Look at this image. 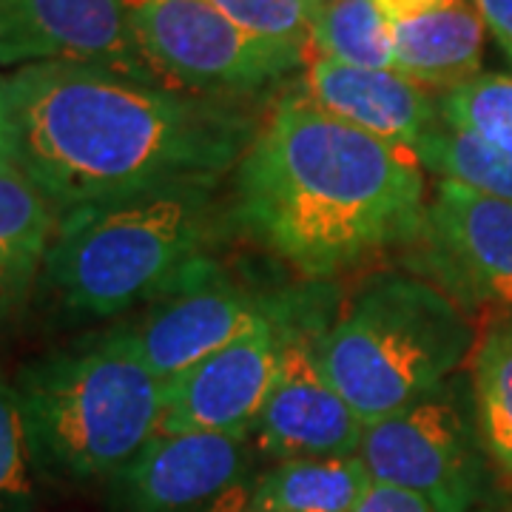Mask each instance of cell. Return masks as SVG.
I'll return each mask as SVG.
<instances>
[{
	"mask_svg": "<svg viewBox=\"0 0 512 512\" xmlns=\"http://www.w3.org/2000/svg\"><path fill=\"white\" fill-rule=\"evenodd\" d=\"M0 106L12 163L60 214L165 185H220L262 123L239 100L69 60L0 77Z\"/></svg>",
	"mask_w": 512,
	"mask_h": 512,
	"instance_id": "6da1fadb",
	"label": "cell"
},
{
	"mask_svg": "<svg viewBox=\"0 0 512 512\" xmlns=\"http://www.w3.org/2000/svg\"><path fill=\"white\" fill-rule=\"evenodd\" d=\"M402 146L353 128L302 94L279 97L228 180L237 234L308 282H330L410 248L427 180Z\"/></svg>",
	"mask_w": 512,
	"mask_h": 512,
	"instance_id": "7a4b0ae2",
	"label": "cell"
},
{
	"mask_svg": "<svg viewBox=\"0 0 512 512\" xmlns=\"http://www.w3.org/2000/svg\"><path fill=\"white\" fill-rule=\"evenodd\" d=\"M220 185H165L63 211L43 265L46 288L77 319H114L183 288L220 262L237 231Z\"/></svg>",
	"mask_w": 512,
	"mask_h": 512,
	"instance_id": "3957f363",
	"label": "cell"
},
{
	"mask_svg": "<svg viewBox=\"0 0 512 512\" xmlns=\"http://www.w3.org/2000/svg\"><path fill=\"white\" fill-rule=\"evenodd\" d=\"M12 384L40 481L106 484L163 430L165 382L123 322L26 362Z\"/></svg>",
	"mask_w": 512,
	"mask_h": 512,
	"instance_id": "277c9868",
	"label": "cell"
},
{
	"mask_svg": "<svg viewBox=\"0 0 512 512\" xmlns=\"http://www.w3.org/2000/svg\"><path fill=\"white\" fill-rule=\"evenodd\" d=\"M473 316L416 274H376L328 319L319 362L367 424L458 376L476 350Z\"/></svg>",
	"mask_w": 512,
	"mask_h": 512,
	"instance_id": "5b68a950",
	"label": "cell"
},
{
	"mask_svg": "<svg viewBox=\"0 0 512 512\" xmlns=\"http://www.w3.org/2000/svg\"><path fill=\"white\" fill-rule=\"evenodd\" d=\"M128 20L151 74L180 92L251 97L308 60L305 46L254 35L202 0H128Z\"/></svg>",
	"mask_w": 512,
	"mask_h": 512,
	"instance_id": "8992f818",
	"label": "cell"
},
{
	"mask_svg": "<svg viewBox=\"0 0 512 512\" xmlns=\"http://www.w3.org/2000/svg\"><path fill=\"white\" fill-rule=\"evenodd\" d=\"M359 458L376 484L424 498L436 512H473L484 461L470 376H453L424 399L365 427Z\"/></svg>",
	"mask_w": 512,
	"mask_h": 512,
	"instance_id": "52a82bcc",
	"label": "cell"
},
{
	"mask_svg": "<svg viewBox=\"0 0 512 512\" xmlns=\"http://www.w3.org/2000/svg\"><path fill=\"white\" fill-rule=\"evenodd\" d=\"M407 254L413 274L467 316H484L487 325L512 319V200L436 180Z\"/></svg>",
	"mask_w": 512,
	"mask_h": 512,
	"instance_id": "ba28073f",
	"label": "cell"
},
{
	"mask_svg": "<svg viewBox=\"0 0 512 512\" xmlns=\"http://www.w3.org/2000/svg\"><path fill=\"white\" fill-rule=\"evenodd\" d=\"M325 325V308L311 296L288 322L274 387L251 430L262 456L274 461L359 456L365 421L319 362L316 342Z\"/></svg>",
	"mask_w": 512,
	"mask_h": 512,
	"instance_id": "9c48e42d",
	"label": "cell"
},
{
	"mask_svg": "<svg viewBox=\"0 0 512 512\" xmlns=\"http://www.w3.org/2000/svg\"><path fill=\"white\" fill-rule=\"evenodd\" d=\"M293 299V293L256 291L217 262L123 325L146 365L168 384L262 319L291 308Z\"/></svg>",
	"mask_w": 512,
	"mask_h": 512,
	"instance_id": "30bf717a",
	"label": "cell"
},
{
	"mask_svg": "<svg viewBox=\"0 0 512 512\" xmlns=\"http://www.w3.org/2000/svg\"><path fill=\"white\" fill-rule=\"evenodd\" d=\"M308 296L291 308L262 319L225 348L188 367L165 384V416L160 433H228L251 436L274 387L285 330Z\"/></svg>",
	"mask_w": 512,
	"mask_h": 512,
	"instance_id": "8fae6325",
	"label": "cell"
},
{
	"mask_svg": "<svg viewBox=\"0 0 512 512\" xmlns=\"http://www.w3.org/2000/svg\"><path fill=\"white\" fill-rule=\"evenodd\" d=\"M254 436L157 433L106 481L109 512H220L251 473Z\"/></svg>",
	"mask_w": 512,
	"mask_h": 512,
	"instance_id": "7c38bea8",
	"label": "cell"
},
{
	"mask_svg": "<svg viewBox=\"0 0 512 512\" xmlns=\"http://www.w3.org/2000/svg\"><path fill=\"white\" fill-rule=\"evenodd\" d=\"M57 60L160 83L134 40L128 0H0V66Z\"/></svg>",
	"mask_w": 512,
	"mask_h": 512,
	"instance_id": "4fadbf2b",
	"label": "cell"
},
{
	"mask_svg": "<svg viewBox=\"0 0 512 512\" xmlns=\"http://www.w3.org/2000/svg\"><path fill=\"white\" fill-rule=\"evenodd\" d=\"M296 92L330 117L410 154L441 120L439 97L393 69H362L311 57Z\"/></svg>",
	"mask_w": 512,
	"mask_h": 512,
	"instance_id": "5bb4252c",
	"label": "cell"
},
{
	"mask_svg": "<svg viewBox=\"0 0 512 512\" xmlns=\"http://www.w3.org/2000/svg\"><path fill=\"white\" fill-rule=\"evenodd\" d=\"M393 69L427 92L447 94L481 74L484 20L473 0H376Z\"/></svg>",
	"mask_w": 512,
	"mask_h": 512,
	"instance_id": "9a60e30c",
	"label": "cell"
},
{
	"mask_svg": "<svg viewBox=\"0 0 512 512\" xmlns=\"http://www.w3.org/2000/svg\"><path fill=\"white\" fill-rule=\"evenodd\" d=\"M55 205L12 160L0 163V319L18 311L43 276Z\"/></svg>",
	"mask_w": 512,
	"mask_h": 512,
	"instance_id": "2e32d148",
	"label": "cell"
},
{
	"mask_svg": "<svg viewBox=\"0 0 512 512\" xmlns=\"http://www.w3.org/2000/svg\"><path fill=\"white\" fill-rule=\"evenodd\" d=\"M373 487L359 456L274 461L245 490L248 512H353Z\"/></svg>",
	"mask_w": 512,
	"mask_h": 512,
	"instance_id": "e0dca14e",
	"label": "cell"
},
{
	"mask_svg": "<svg viewBox=\"0 0 512 512\" xmlns=\"http://www.w3.org/2000/svg\"><path fill=\"white\" fill-rule=\"evenodd\" d=\"M413 157L424 174H433L439 183H456L487 197L512 200V151L473 128L450 123L444 114L413 148Z\"/></svg>",
	"mask_w": 512,
	"mask_h": 512,
	"instance_id": "ac0fdd59",
	"label": "cell"
},
{
	"mask_svg": "<svg viewBox=\"0 0 512 512\" xmlns=\"http://www.w3.org/2000/svg\"><path fill=\"white\" fill-rule=\"evenodd\" d=\"M470 387L487 458L512 481V319L493 322L478 336Z\"/></svg>",
	"mask_w": 512,
	"mask_h": 512,
	"instance_id": "d6986e66",
	"label": "cell"
},
{
	"mask_svg": "<svg viewBox=\"0 0 512 512\" xmlns=\"http://www.w3.org/2000/svg\"><path fill=\"white\" fill-rule=\"evenodd\" d=\"M308 55L362 66V69H393V49L379 3L376 0L313 3Z\"/></svg>",
	"mask_w": 512,
	"mask_h": 512,
	"instance_id": "ffe728a7",
	"label": "cell"
},
{
	"mask_svg": "<svg viewBox=\"0 0 512 512\" xmlns=\"http://www.w3.org/2000/svg\"><path fill=\"white\" fill-rule=\"evenodd\" d=\"M37 481L18 390L0 373V512H35Z\"/></svg>",
	"mask_w": 512,
	"mask_h": 512,
	"instance_id": "44dd1931",
	"label": "cell"
},
{
	"mask_svg": "<svg viewBox=\"0 0 512 512\" xmlns=\"http://www.w3.org/2000/svg\"><path fill=\"white\" fill-rule=\"evenodd\" d=\"M441 114L512 151V74H478L441 94Z\"/></svg>",
	"mask_w": 512,
	"mask_h": 512,
	"instance_id": "7402d4cb",
	"label": "cell"
},
{
	"mask_svg": "<svg viewBox=\"0 0 512 512\" xmlns=\"http://www.w3.org/2000/svg\"><path fill=\"white\" fill-rule=\"evenodd\" d=\"M254 35L308 49L313 3L308 0H202Z\"/></svg>",
	"mask_w": 512,
	"mask_h": 512,
	"instance_id": "603a6c76",
	"label": "cell"
},
{
	"mask_svg": "<svg viewBox=\"0 0 512 512\" xmlns=\"http://www.w3.org/2000/svg\"><path fill=\"white\" fill-rule=\"evenodd\" d=\"M353 512H436L424 498L413 493H404L396 487H387V484H376L367 490L365 498L356 504Z\"/></svg>",
	"mask_w": 512,
	"mask_h": 512,
	"instance_id": "cb8c5ba5",
	"label": "cell"
},
{
	"mask_svg": "<svg viewBox=\"0 0 512 512\" xmlns=\"http://www.w3.org/2000/svg\"><path fill=\"white\" fill-rule=\"evenodd\" d=\"M473 6L495 37V43L512 60V0H473Z\"/></svg>",
	"mask_w": 512,
	"mask_h": 512,
	"instance_id": "d4e9b609",
	"label": "cell"
},
{
	"mask_svg": "<svg viewBox=\"0 0 512 512\" xmlns=\"http://www.w3.org/2000/svg\"><path fill=\"white\" fill-rule=\"evenodd\" d=\"M3 160H12V151H9V131H6V117H3V106H0V163Z\"/></svg>",
	"mask_w": 512,
	"mask_h": 512,
	"instance_id": "484cf974",
	"label": "cell"
},
{
	"mask_svg": "<svg viewBox=\"0 0 512 512\" xmlns=\"http://www.w3.org/2000/svg\"><path fill=\"white\" fill-rule=\"evenodd\" d=\"M498 512H512V504H510V507H504V510H498Z\"/></svg>",
	"mask_w": 512,
	"mask_h": 512,
	"instance_id": "4316f807",
	"label": "cell"
},
{
	"mask_svg": "<svg viewBox=\"0 0 512 512\" xmlns=\"http://www.w3.org/2000/svg\"><path fill=\"white\" fill-rule=\"evenodd\" d=\"M308 3H325V0H308Z\"/></svg>",
	"mask_w": 512,
	"mask_h": 512,
	"instance_id": "83f0119b",
	"label": "cell"
},
{
	"mask_svg": "<svg viewBox=\"0 0 512 512\" xmlns=\"http://www.w3.org/2000/svg\"><path fill=\"white\" fill-rule=\"evenodd\" d=\"M242 512H248V510H245V507H242Z\"/></svg>",
	"mask_w": 512,
	"mask_h": 512,
	"instance_id": "f1b7e54d",
	"label": "cell"
}]
</instances>
